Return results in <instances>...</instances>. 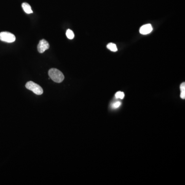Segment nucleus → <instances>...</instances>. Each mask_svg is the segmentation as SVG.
Returning <instances> with one entry per match:
<instances>
[{"mask_svg":"<svg viewBox=\"0 0 185 185\" xmlns=\"http://www.w3.org/2000/svg\"><path fill=\"white\" fill-rule=\"evenodd\" d=\"M49 44L47 41L42 39L40 41L38 45V51L40 53H43L49 48Z\"/></svg>","mask_w":185,"mask_h":185,"instance_id":"4","label":"nucleus"},{"mask_svg":"<svg viewBox=\"0 0 185 185\" xmlns=\"http://www.w3.org/2000/svg\"><path fill=\"white\" fill-rule=\"evenodd\" d=\"M153 30L152 25L150 24L144 25L142 26L140 28V33L142 35H147L148 33H150Z\"/></svg>","mask_w":185,"mask_h":185,"instance_id":"5","label":"nucleus"},{"mask_svg":"<svg viewBox=\"0 0 185 185\" xmlns=\"http://www.w3.org/2000/svg\"><path fill=\"white\" fill-rule=\"evenodd\" d=\"M66 35H67V38L71 39V40L73 39L74 36H75L74 32L72 31V30H70V29L67 30V32H66Z\"/></svg>","mask_w":185,"mask_h":185,"instance_id":"9","label":"nucleus"},{"mask_svg":"<svg viewBox=\"0 0 185 185\" xmlns=\"http://www.w3.org/2000/svg\"><path fill=\"white\" fill-rule=\"evenodd\" d=\"M121 103L120 102H116L115 103H114L113 105V108H118L119 107L121 106Z\"/></svg>","mask_w":185,"mask_h":185,"instance_id":"11","label":"nucleus"},{"mask_svg":"<svg viewBox=\"0 0 185 185\" xmlns=\"http://www.w3.org/2000/svg\"><path fill=\"white\" fill-rule=\"evenodd\" d=\"M22 7L23 8V10L25 12H26V14H32L33 12V11H32L31 6H30V4H28L27 3H23L22 4Z\"/></svg>","mask_w":185,"mask_h":185,"instance_id":"6","label":"nucleus"},{"mask_svg":"<svg viewBox=\"0 0 185 185\" xmlns=\"http://www.w3.org/2000/svg\"><path fill=\"white\" fill-rule=\"evenodd\" d=\"M26 89L33 92L35 94L40 95L43 93V90L40 86L33 81H28L25 84Z\"/></svg>","mask_w":185,"mask_h":185,"instance_id":"2","label":"nucleus"},{"mask_svg":"<svg viewBox=\"0 0 185 185\" xmlns=\"http://www.w3.org/2000/svg\"><path fill=\"white\" fill-rule=\"evenodd\" d=\"M49 75L50 78L56 83H61L64 79L63 73L56 68H51L49 71Z\"/></svg>","mask_w":185,"mask_h":185,"instance_id":"1","label":"nucleus"},{"mask_svg":"<svg viewBox=\"0 0 185 185\" xmlns=\"http://www.w3.org/2000/svg\"><path fill=\"white\" fill-rule=\"evenodd\" d=\"M0 40L7 43H12L16 40V37L11 33L2 32L0 33Z\"/></svg>","mask_w":185,"mask_h":185,"instance_id":"3","label":"nucleus"},{"mask_svg":"<svg viewBox=\"0 0 185 185\" xmlns=\"http://www.w3.org/2000/svg\"><path fill=\"white\" fill-rule=\"evenodd\" d=\"M107 48L110 49V51L114 52H116L117 51V46L115 44L113 43H110L108 44Z\"/></svg>","mask_w":185,"mask_h":185,"instance_id":"8","label":"nucleus"},{"mask_svg":"<svg viewBox=\"0 0 185 185\" xmlns=\"http://www.w3.org/2000/svg\"><path fill=\"white\" fill-rule=\"evenodd\" d=\"M180 89L181 91V93H180V98L183 99H185V83L183 82L182 83L180 86Z\"/></svg>","mask_w":185,"mask_h":185,"instance_id":"7","label":"nucleus"},{"mask_svg":"<svg viewBox=\"0 0 185 185\" xmlns=\"http://www.w3.org/2000/svg\"><path fill=\"white\" fill-rule=\"evenodd\" d=\"M116 97L117 98H119L121 99H124V92H121V91H119L117 92L115 94Z\"/></svg>","mask_w":185,"mask_h":185,"instance_id":"10","label":"nucleus"}]
</instances>
